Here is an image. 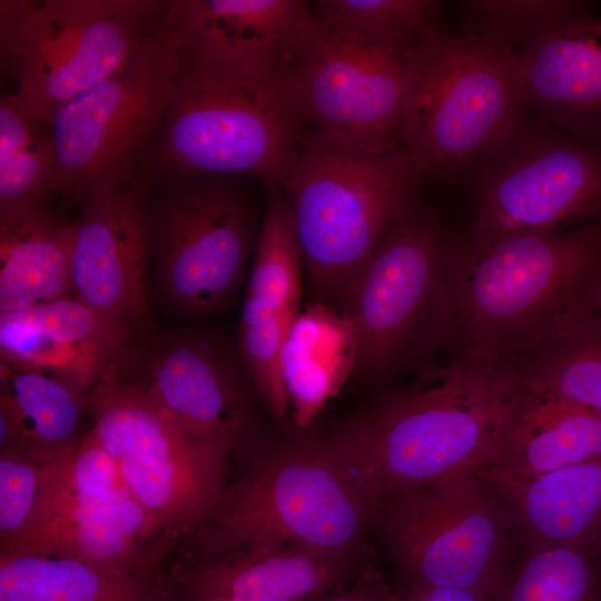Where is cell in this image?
Listing matches in <instances>:
<instances>
[{
  "label": "cell",
  "instance_id": "obj_32",
  "mask_svg": "<svg viewBox=\"0 0 601 601\" xmlns=\"http://www.w3.org/2000/svg\"><path fill=\"white\" fill-rule=\"evenodd\" d=\"M493 601H601V553L568 546L526 549Z\"/></svg>",
  "mask_w": 601,
  "mask_h": 601
},
{
  "label": "cell",
  "instance_id": "obj_3",
  "mask_svg": "<svg viewBox=\"0 0 601 601\" xmlns=\"http://www.w3.org/2000/svg\"><path fill=\"white\" fill-rule=\"evenodd\" d=\"M306 129L278 78L177 51L164 120L144 169L151 183L244 176L279 186L299 158Z\"/></svg>",
  "mask_w": 601,
  "mask_h": 601
},
{
  "label": "cell",
  "instance_id": "obj_31",
  "mask_svg": "<svg viewBox=\"0 0 601 601\" xmlns=\"http://www.w3.org/2000/svg\"><path fill=\"white\" fill-rule=\"evenodd\" d=\"M269 189L246 297L294 319L300 312L303 257L289 201L278 185Z\"/></svg>",
  "mask_w": 601,
  "mask_h": 601
},
{
  "label": "cell",
  "instance_id": "obj_24",
  "mask_svg": "<svg viewBox=\"0 0 601 601\" xmlns=\"http://www.w3.org/2000/svg\"><path fill=\"white\" fill-rule=\"evenodd\" d=\"M338 555L298 545L250 550L236 562L199 577L208 600L311 601L334 590L345 578Z\"/></svg>",
  "mask_w": 601,
  "mask_h": 601
},
{
  "label": "cell",
  "instance_id": "obj_34",
  "mask_svg": "<svg viewBox=\"0 0 601 601\" xmlns=\"http://www.w3.org/2000/svg\"><path fill=\"white\" fill-rule=\"evenodd\" d=\"M472 33L512 49L524 45L577 16L590 12L585 1L474 0L461 2ZM523 45V46H524Z\"/></svg>",
  "mask_w": 601,
  "mask_h": 601
},
{
  "label": "cell",
  "instance_id": "obj_36",
  "mask_svg": "<svg viewBox=\"0 0 601 601\" xmlns=\"http://www.w3.org/2000/svg\"><path fill=\"white\" fill-rule=\"evenodd\" d=\"M42 464L20 443L1 450L0 533L1 544L13 539L31 519L41 482Z\"/></svg>",
  "mask_w": 601,
  "mask_h": 601
},
{
  "label": "cell",
  "instance_id": "obj_18",
  "mask_svg": "<svg viewBox=\"0 0 601 601\" xmlns=\"http://www.w3.org/2000/svg\"><path fill=\"white\" fill-rule=\"evenodd\" d=\"M516 53L524 106L578 140L601 141V14L587 12Z\"/></svg>",
  "mask_w": 601,
  "mask_h": 601
},
{
  "label": "cell",
  "instance_id": "obj_5",
  "mask_svg": "<svg viewBox=\"0 0 601 601\" xmlns=\"http://www.w3.org/2000/svg\"><path fill=\"white\" fill-rule=\"evenodd\" d=\"M422 176L402 149L371 155L321 131L307 134L279 187L317 294L345 296L388 229L414 206Z\"/></svg>",
  "mask_w": 601,
  "mask_h": 601
},
{
  "label": "cell",
  "instance_id": "obj_39",
  "mask_svg": "<svg viewBox=\"0 0 601 601\" xmlns=\"http://www.w3.org/2000/svg\"><path fill=\"white\" fill-rule=\"evenodd\" d=\"M590 333V335L601 336V286L597 296L595 317Z\"/></svg>",
  "mask_w": 601,
  "mask_h": 601
},
{
  "label": "cell",
  "instance_id": "obj_38",
  "mask_svg": "<svg viewBox=\"0 0 601 601\" xmlns=\"http://www.w3.org/2000/svg\"><path fill=\"white\" fill-rule=\"evenodd\" d=\"M311 601H394V592L378 587H364Z\"/></svg>",
  "mask_w": 601,
  "mask_h": 601
},
{
  "label": "cell",
  "instance_id": "obj_20",
  "mask_svg": "<svg viewBox=\"0 0 601 601\" xmlns=\"http://www.w3.org/2000/svg\"><path fill=\"white\" fill-rule=\"evenodd\" d=\"M126 345L75 296L0 313L1 362L59 377L85 392Z\"/></svg>",
  "mask_w": 601,
  "mask_h": 601
},
{
  "label": "cell",
  "instance_id": "obj_33",
  "mask_svg": "<svg viewBox=\"0 0 601 601\" xmlns=\"http://www.w3.org/2000/svg\"><path fill=\"white\" fill-rule=\"evenodd\" d=\"M529 391L601 415V336H580L509 358Z\"/></svg>",
  "mask_w": 601,
  "mask_h": 601
},
{
  "label": "cell",
  "instance_id": "obj_23",
  "mask_svg": "<svg viewBox=\"0 0 601 601\" xmlns=\"http://www.w3.org/2000/svg\"><path fill=\"white\" fill-rule=\"evenodd\" d=\"M126 485L112 457L89 431L63 455L42 464L33 514L1 554H39L66 528Z\"/></svg>",
  "mask_w": 601,
  "mask_h": 601
},
{
  "label": "cell",
  "instance_id": "obj_29",
  "mask_svg": "<svg viewBox=\"0 0 601 601\" xmlns=\"http://www.w3.org/2000/svg\"><path fill=\"white\" fill-rule=\"evenodd\" d=\"M155 528L150 515L125 487L71 523L39 555L75 559L130 575L137 542Z\"/></svg>",
  "mask_w": 601,
  "mask_h": 601
},
{
  "label": "cell",
  "instance_id": "obj_30",
  "mask_svg": "<svg viewBox=\"0 0 601 601\" xmlns=\"http://www.w3.org/2000/svg\"><path fill=\"white\" fill-rule=\"evenodd\" d=\"M329 33L404 55L441 28L432 0H318L309 2Z\"/></svg>",
  "mask_w": 601,
  "mask_h": 601
},
{
  "label": "cell",
  "instance_id": "obj_40",
  "mask_svg": "<svg viewBox=\"0 0 601 601\" xmlns=\"http://www.w3.org/2000/svg\"><path fill=\"white\" fill-rule=\"evenodd\" d=\"M207 601H221V600H207Z\"/></svg>",
  "mask_w": 601,
  "mask_h": 601
},
{
  "label": "cell",
  "instance_id": "obj_26",
  "mask_svg": "<svg viewBox=\"0 0 601 601\" xmlns=\"http://www.w3.org/2000/svg\"><path fill=\"white\" fill-rule=\"evenodd\" d=\"M3 394L18 420L19 441L43 464L68 452L81 437L83 392L53 375L1 362Z\"/></svg>",
  "mask_w": 601,
  "mask_h": 601
},
{
  "label": "cell",
  "instance_id": "obj_37",
  "mask_svg": "<svg viewBox=\"0 0 601 601\" xmlns=\"http://www.w3.org/2000/svg\"><path fill=\"white\" fill-rule=\"evenodd\" d=\"M394 601H493L492 595L471 589L410 584L394 592Z\"/></svg>",
  "mask_w": 601,
  "mask_h": 601
},
{
  "label": "cell",
  "instance_id": "obj_35",
  "mask_svg": "<svg viewBox=\"0 0 601 601\" xmlns=\"http://www.w3.org/2000/svg\"><path fill=\"white\" fill-rule=\"evenodd\" d=\"M292 321L245 297L238 331L240 353L259 393L279 417L289 408L280 356Z\"/></svg>",
  "mask_w": 601,
  "mask_h": 601
},
{
  "label": "cell",
  "instance_id": "obj_10",
  "mask_svg": "<svg viewBox=\"0 0 601 601\" xmlns=\"http://www.w3.org/2000/svg\"><path fill=\"white\" fill-rule=\"evenodd\" d=\"M374 506L324 445L289 449L229 499L214 542L248 551L289 544L341 556Z\"/></svg>",
  "mask_w": 601,
  "mask_h": 601
},
{
  "label": "cell",
  "instance_id": "obj_15",
  "mask_svg": "<svg viewBox=\"0 0 601 601\" xmlns=\"http://www.w3.org/2000/svg\"><path fill=\"white\" fill-rule=\"evenodd\" d=\"M150 181L97 190L82 199L71 224L73 296L91 308L122 341L148 334L150 269L147 190Z\"/></svg>",
  "mask_w": 601,
  "mask_h": 601
},
{
  "label": "cell",
  "instance_id": "obj_12",
  "mask_svg": "<svg viewBox=\"0 0 601 601\" xmlns=\"http://www.w3.org/2000/svg\"><path fill=\"white\" fill-rule=\"evenodd\" d=\"M447 243L439 221L414 206L385 234L344 296L358 367L380 371L415 339L446 336Z\"/></svg>",
  "mask_w": 601,
  "mask_h": 601
},
{
  "label": "cell",
  "instance_id": "obj_6",
  "mask_svg": "<svg viewBox=\"0 0 601 601\" xmlns=\"http://www.w3.org/2000/svg\"><path fill=\"white\" fill-rule=\"evenodd\" d=\"M169 1L1 0L2 66L40 119L120 70L160 28Z\"/></svg>",
  "mask_w": 601,
  "mask_h": 601
},
{
  "label": "cell",
  "instance_id": "obj_19",
  "mask_svg": "<svg viewBox=\"0 0 601 601\" xmlns=\"http://www.w3.org/2000/svg\"><path fill=\"white\" fill-rule=\"evenodd\" d=\"M525 549L568 546L601 553V454L539 475L477 472Z\"/></svg>",
  "mask_w": 601,
  "mask_h": 601
},
{
  "label": "cell",
  "instance_id": "obj_14",
  "mask_svg": "<svg viewBox=\"0 0 601 601\" xmlns=\"http://www.w3.org/2000/svg\"><path fill=\"white\" fill-rule=\"evenodd\" d=\"M279 80L307 128L371 155L401 149L403 55L324 30Z\"/></svg>",
  "mask_w": 601,
  "mask_h": 601
},
{
  "label": "cell",
  "instance_id": "obj_7",
  "mask_svg": "<svg viewBox=\"0 0 601 601\" xmlns=\"http://www.w3.org/2000/svg\"><path fill=\"white\" fill-rule=\"evenodd\" d=\"M89 404L90 432L156 528L187 524L219 506L226 457L237 437L186 431L117 361L95 384Z\"/></svg>",
  "mask_w": 601,
  "mask_h": 601
},
{
  "label": "cell",
  "instance_id": "obj_11",
  "mask_svg": "<svg viewBox=\"0 0 601 601\" xmlns=\"http://www.w3.org/2000/svg\"><path fill=\"white\" fill-rule=\"evenodd\" d=\"M149 203L150 267L165 303L183 315L221 307L250 248V217L236 186L221 177H181Z\"/></svg>",
  "mask_w": 601,
  "mask_h": 601
},
{
  "label": "cell",
  "instance_id": "obj_27",
  "mask_svg": "<svg viewBox=\"0 0 601 601\" xmlns=\"http://www.w3.org/2000/svg\"><path fill=\"white\" fill-rule=\"evenodd\" d=\"M57 155L50 124L17 93L0 99V214L43 207L56 194Z\"/></svg>",
  "mask_w": 601,
  "mask_h": 601
},
{
  "label": "cell",
  "instance_id": "obj_9",
  "mask_svg": "<svg viewBox=\"0 0 601 601\" xmlns=\"http://www.w3.org/2000/svg\"><path fill=\"white\" fill-rule=\"evenodd\" d=\"M380 506L410 584L493 595L514 565L519 542L502 503L477 473L396 492Z\"/></svg>",
  "mask_w": 601,
  "mask_h": 601
},
{
  "label": "cell",
  "instance_id": "obj_13",
  "mask_svg": "<svg viewBox=\"0 0 601 601\" xmlns=\"http://www.w3.org/2000/svg\"><path fill=\"white\" fill-rule=\"evenodd\" d=\"M485 162L471 235H548L601 225L600 144L523 126Z\"/></svg>",
  "mask_w": 601,
  "mask_h": 601
},
{
  "label": "cell",
  "instance_id": "obj_2",
  "mask_svg": "<svg viewBox=\"0 0 601 601\" xmlns=\"http://www.w3.org/2000/svg\"><path fill=\"white\" fill-rule=\"evenodd\" d=\"M447 335L512 358L587 335L601 285V225L548 235L449 239Z\"/></svg>",
  "mask_w": 601,
  "mask_h": 601
},
{
  "label": "cell",
  "instance_id": "obj_21",
  "mask_svg": "<svg viewBox=\"0 0 601 601\" xmlns=\"http://www.w3.org/2000/svg\"><path fill=\"white\" fill-rule=\"evenodd\" d=\"M280 367L294 421L305 427L358 367L351 317L321 302L300 309L284 338Z\"/></svg>",
  "mask_w": 601,
  "mask_h": 601
},
{
  "label": "cell",
  "instance_id": "obj_8",
  "mask_svg": "<svg viewBox=\"0 0 601 601\" xmlns=\"http://www.w3.org/2000/svg\"><path fill=\"white\" fill-rule=\"evenodd\" d=\"M176 63L177 51L157 32L110 78L55 111L56 194L82 200L138 177L159 134Z\"/></svg>",
  "mask_w": 601,
  "mask_h": 601
},
{
  "label": "cell",
  "instance_id": "obj_28",
  "mask_svg": "<svg viewBox=\"0 0 601 601\" xmlns=\"http://www.w3.org/2000/svg\"><path fill=\"white\" fill-rule=\"evenodd\" d=\"M0 601H150L131 575L56 555L1 554Z\"/></svg>",
  "mask_w": 601,
  "mask_h": 601
},
{
  "label": "cell",
  "instance_id": "obj_22",
  "mask_svg": "<svg viewBox=\"0 0 601 601\" xmlns=\"http://www.w3.org/2000/svg\"><path fill=\"white\" fill-rule=\"evenodd\" d=\"M71 224L45 207L0 214V313L73 296Z\"/></svg>",
  "mask_w": 601,
  "mask_h": 601
},
{
  "label": "cell",
  "instance_id": "obj_4",
  "mask_svg": "<svg viewBox=\"0 0 601 601\" xmlns=\"http://www.w3.org/2000/svg\"><path fill=\"white\" fill-rule=\"evenodd\" d=\"M401 149L422 175L487 160L524 126L516 53L472 32L432 33L403 55Z\"/></svg>",
  "mask_w": 601,
  "mask_h": 601
},
{
  "label": "cell",
  "instance_id": "obj_25",
  "mask_svg": "<svg viewBox=\"0 0 601 601\" xmlns=\"http://www.w3.org/2000/svg\"><path fill=\"white\" fill-rule=\"evenodd\" d=\"M599 454L600 414L529 391L501 456L484 470L510 475H539Z\"/></svg>",
  "mask_w": 601,
  "mask_h": 601
},
{
  "label": "cell",
  "instance_id": "obj_1",
  "mask_svg": "<svg viewBox=\"0 0 601 601\" xmlns=\"http://www.w3.org/2000/svg\"><path fill=\"white\" fill-rule=\"evenodd\" d=\"M528 395L509 359L463 349L324 446L380 506L396 492L493 465Z\"/></svg>",
  "mask_w": 601,
  "mask_h": 601
},
{
  "label": "cell",
  "instance_id": "obj_16",
  "mask_svg": "<svg viewBox=\"0 0 601 601\" xmlns=\"http://www.w3.org/2000/svg\"><path fill=\"white\" fill-rule=\"evenodd\" d=\"M158 35L175 51L280 79L324 29L302 0H171Z\"/></svg>",
  "mask_w": 601,
  "mask_h": 601
},
{
  "label": "cell",
  "instance_id": "obj_17",
  "mask_svg": "<svg viewBox=\"0 0 601 601\" xmlns=\"http://www.w3.org/2000/svg\"><path fill=\"white\" fill-rule=\"evenodd\" d=\"M148 344L126 345L119 366L186 431L237 437L243 413L228 361L209 343L190 335Z\"/></svg>",
  "mask_w": 601,
  "mask_h": 601
}]
</instances>
